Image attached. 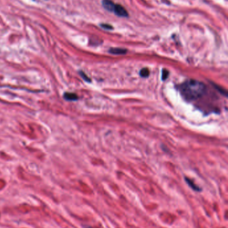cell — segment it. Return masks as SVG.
<instances>
[{
	"label": "cell",
	"instance_id": "obj_1",
	"mask_svg": "<svg viewBox=\"0 0 228 228\" xmlns=\"http://www.w3.org/2000/svg\"><path fill=\"white\" fill-rule=\"evenodd\" d=\"M182 96L188 101H193L202 97L206 92V86L203 82L195 80H188L179 85Z\"/></svg>",
	"mask_w": 228,
	"mask_h": 228
},
{
	"label": "cell",
	"instance_id": "obj_2",
	"mask_svg": "<svg viewBox=\"0 0 228 228\" xmlns=\"http://www.w3.org/2000/svg\"><path fill=\"white\" fill-rule=\"evenodd\" d=\"M113 12L115 13V14L119 17H128L129 13L127 12V11L125 10V8L124 7H122V6L119 5V4H115V8H114Z\"/></svg>",
	"mask_w": 228,
	"mask_h": 228
},
{
	"label": "cell",
	"instance_id": "obj_3",
	"mask_svg": "<svg viewBox=\"0 0 228 228\" xmlns=\"http://www.w3.org/2000/svg\"><path fill=\"white\" fill-rule=\"evenodd\" d=\"M102 6L104 9H106L107 11H113L114 8H115V4L113 3L111 0H103L102 1Z\"/></svg>",
	"mask_w": 228,
	"mask_h": 228
},
{
	"label": "cell",
	"instance_id": "obj_4",
	"mask_svg": "<svg viewBox=\"0 0 228 228\" xmlns=\"http://www.w3.org/2000/svg\"><path fill=\"white\" fill-rule=\"evenodd\" d=\"M185 181L187 182V184H188L190 188L193 189L194 191H202V188H200L199 186H197L196 184H194V182L191 180V179L188 178V177H185Z\"/></svg>",
	"mask_w": 228,
	"mask_h": 228
},
{
	"label": "cell",
	"instance_id": "obj_5",
	"mask_svg": "<svg viewBox=\"0 0 228 228\" xmlns=\"http://www.w3.org/2000/svg\"><path fill=\"white\" fill-rule=\"evenodd\" d=\"M108 52L109 53L114 55H124L126 53L127 50L125 49L116 48H111L109 49Z\"/></svg>",
	"mask_w": 228,
	"mask_h": 228
},
{
	"label": "cell",
	"instance_id": "obj_6",
	"mask_svg": "<svg viewBox=\"0 0 228 228\" xmlns=\"http://www.w3.org/2000/svg\"><path fill=\"white\" fill-rule=\"evenodd\" d=\"M64 98L68 101H76L78 99V95L74 93H69L66 92L64 95Z\"/></svg>",
	"mask_w": 228,
	"mask_h": 228
},
{
	"label": "cell",
	"instance_id": "obj_7",
	"mask_svg": "<svg viewBox=\"0 0 228 228\" xmlns=\"http://www.w3.org/2000/svg\"><path fill=\"white\" fill-rule=\"evenodd\" d=\"M139 74L141 77H147L150 74V71L148 68H146V67L143 68L142 70H140Z\"/></svg>",
	"mask_w": 228,
	"mask_h": 228
},
{
	"label": "cell",
	"instance_id": "obj_8",
	"mask_svg": "<svg viewBox=\"0 0 228 228\" xmlns=\"http://www.w3.org/2000/svg\"><path fill=\"white\" fill-rule=\"evenodd\" d=\"M211 84L213 85L214 88H215L219 92L221 93L223 95H224L226 97H227V92H226V89H223V88H221V87H220V86L217 85V84H213V83H211Z\"/></svg>",
	"mask_w": 228,
	"mask_h": 228
},
{
	"label": "cell",
	"instance_id": "obj_9",
	"mask_svg": "<svg viewBox=\"0 0 228 228\" xmlns=\"http://www.w3.org/2000/svg\"><path fill=\"white\" fill-rule=\"evenodd\" d=\"M169 74V72L168 70H167L166 69L163 70V71H162V80H165L168 77Z\"/></svg>",
	"mask_w": 228,
	"mask_h": 228
},
{
	"label": "cell",
	"instance_id": "obj_10",
	"mask_svg": "<svg viewBox=\"0 0 228 228\" xmlns=\"http://www.w3.org/2000/svg\"><path fill=\"white\" fill-rule=\"evenodd\" d=\"M80 75H81V77H83V78L86 81H88V82H90V81H91L90 79L89 78V77H88L87 75H86L84 74V72H83V71H80Z\"/></svg>",
	"mask_w": 228,
	"mask_h": 228
},
{
	"label": "cell",
	"instance_id": "obj_11",
	"mask_svg": "<svg viewBox=\"0 0 228 228\" xmlns=\"http://www.w3.org/2000/svg\"><path fill=\"white\" fill-rule=\"evenodd\" d=\"M101 27H102V28L105 29V30H112V27L111 25H108V24H101Z\"/></svg>",
	"mask_w": 228,
	"mask_h": 228
},
{
	"label": "cell",
	"instance_id": "obj_12",
	"mask_svg": "<svg viewBox=\"0 0 228 228\" xmlns=\"http://www.w3.org/2000/svg\"><path fill=\"white\" fill-rule=\"evenodd\" d=\"M84 228H93V227H91L90 226H84Z\"/></svg>",
	"mask_w": 228,
	"mask_h": 228
}]
</instances>
